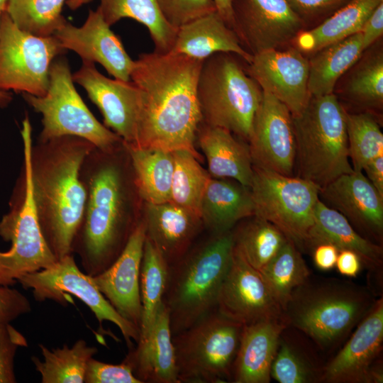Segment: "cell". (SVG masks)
Segmentation results:
<instances>
[{
  "instance_id": "7",
  "label": "cell",
  "mask_w": 383,
  "mask_h": 383,
  "mask_svg": "<svg viewBox=\"0 0 383 383\" xmlns=\"http://www.w3.org/2000/svg\"><path fill=\"white\" fill-rule=\"evenodd\" d=\"M21 135L23 164L20 184L11 209L0 221V237L11 242L6 251L0 250V285L11 287L27 274L52 267L57 261L43 235L35 208L30 177L32 125L22 121Z\"/></svg>"
},
{
  "instance_id": "28",
  "label": "cell",
  "mask_w": 383,
  "mask_h": 383,
  "mask_svg": "<svg viewBox=\"0 0 383 383\" xmlns=\"http://www.w3.org/2000/svg\"><path fill=\"white\" fill-rule=\"evenodd\" d=\"M323 243L335 245L339 251L355 252L362 264L368 267L375 268L382 264V248L361 235L344 216L318 199L307 246L314 248Z\"/></svg>"
},
{
  "instance_id": "22",
  "label": "cell",
  "mask_w": 383,
  "mask_h": 383,
  "mask_svg": "<svg viewBox=\"0 0 383 383\" xmlns=\"http://www.w3.org/2000/svg\"><path fill=\"white\" fill-rule=\"evenodd\" d=\"M328 206L369 236L380 240L383 232V196L362 171L343 174L319 191ZM320 199V198H319Z\"/></svg>"
},
{
  "instance_id": "47",
  "label": "cell",
  "mask_w": 383,
  "mask_h": 383,
  "mask_svg": "<svg viewBox=\"0 0 383 383\" xmlns=\"http://www.w3.org/2000/svg\"><path fill=\"white\" fill-rule=\"evenodd\" d=\"M28 299L21 292L0 285V322L11 323L31 311Z\"/></svg>"
},
{
  "instance_id": "4",
  "label": "cell",
  "mask_w": 383,
  "mask_h": 383,
  "mask_svg": "<svg viewBox=\"0 0 383 383\" xmlns=\"http://www.w3.org/2000/svg\"><path fill=\"white\" fill-rule=\"evenodd\" d=\"M232 230L213 236L169 266L163 302L172 335L216 309L218 294L229 269Z\"/></svg>"
},
{
  "instance_id": "12",
  "label": "cell",
  "mask_w": 383,
  "mask_h": 383,
  "mask_svg": "<svg viewBox=\"0 0 383 383\" xmlns=\"http://www.w3.org/2000/svg\"><path fill=\"white\" fill-rule=\"evenodd\" d=\"M67 52L53 35L21 30L4 11L1 18L0 90L43 96L53 60Z\"/></svg>"
},
{
  "instance_id": "34",
  "label": "cell",
  "mask_w": 383,
  "mask_h": 383,
  "mask_svg": "<svg viewBox=\"0 0 383 383\" xmlns=\"http://www.w3.org/2000/svg\"><path fill=\"white\" fill-rule=\"evenodd\" d=\"M38 346L43 360L35 356L30 360L42 383H84L87 363L98 353L84 339L77 340L71 348L67 344L51 350L43 344Z\"/></svg>"
},
{
  "instance_id": "25",
  "label": "cell",
  "mask_w": 383,
  "mask_h": 383,
  "mask_svg": "<svg viewBox=\"0 0 383 383\" xmlns=\"http://www.w3.org/2000/svg\"><path fill=\"white\" fill-rule=\"evenodd\" d=\"M146 237L160 250L168 265L181 258L203 221L194 212L168 201L146 204L143 218Z\"/></svg>"
},
{
  "instance_id": "36",
  "label": "cell",
  "mask_w": 383,
  "mask_h": 383,
  "mask_svg": "<svg viewBox=\"0 0 383 383\" xmlns=\"http://www.w3.org/2000/svg\"><path fill=\"white\" fill-rule=\"evenodd\" d=\"M348 70L344 94L351 102L370 110L383 106V50L380 43L367 48Z\"/></svg>"
},
{
  "instance_id": "38",
  "label": "cell",
  "mask_w": 383,
  "mask_h": 383,
  "mask_svg": "<svg viewBox=\"0 0 383 383\" xmlns=\"http://www.w3.org/2000/svg\"><path fill=\"white\" fill-rule=\"evenodd\" d=\"M260 272L284 312L293 292L305 283L310 275L297 246L289 238Z\"/></svg>"
},
{
  "instance_id": "23",
  "label": "cell",
  "mask_w": 383,
  "mask_h": 383,
  "mask_svg": "<svg viewBox=\"0 0 383 383\" xmlns=\"http://www.w3.org/2000/svg\"><path fill=\"white\" fill-rule=\"evenodd\" d=\"M288 325L284 316L244 326L231 380L235 383L270 382L281 335Z\"/></svg>"
},
{
  "instance_id": "37",
  "label": "cell",
  "mask_w": 383,
  "mask_h": 383,
  "mask_svg": "<svg viewBox=\"0 0 383 383\" xmlns=\"http://www.w3.org/2000/svg\"><path fill=\"white\" fill-rule=\"evenodd\" d=\"M232 231L233 248L259 272L278 253L288 238L270 222L252 216Z\"/></svg>"
},
{
  "instance_id": "3",
  "label": "cell",
  "mask_w": 383,
  "mask_h": 383,
  "mask_svg": "<svg viewBox=\"0 0 383 383\" xmlns=\"http://www.w3.org/2000/svg\"><path fill=\"white\" fill-rule=\"evenodd\" d=\"M94 147L74 136L38 141L31 147L33 202L43 235L57 260L73 255L86 201L80 169Z\"/></svg>"
},
{
  "instance_id": "8",
  "label": "cell",
  "mask_w": 383,
  "mask_h": 383,
  "mask_svg": "<svg viewBox=\"0 0 383 383\" xmlns=\"http://www.w3.org/2000/svg\"><path fill=\"white\" fill-rule=\"evenodd\" d=\"M373 303L368 294L350 284L328 282L312 286L307 279L293 292L284 313L289 324L328 348L345 337Z\"/></svg>"
},
{
  "instance_id": "56",
  "label": "cell",
  "mask_w": 383,
  "mask_h": 383,
  "mask_svg": "<svg viewBox=\"0 0 383 383\" xmlns=\"http://www.w3.org/2000/svg\"><path fill=\"white\" fill-rule=\"evenodd\" d=\"M2 13L0 12V34H1V18Z\"/></svg>"
},
{
  "instance_id": "26",
  "label": "cell",
  "mask_w": 383,
  "mask_h": 383,
  "mask_svg": "<svg viewBox=\"0 0 383 383\" xmlns=\"http://www.w3.org/2000/svg\"><path fill=\"white\" fill-rule=\"evenodd\" d=\"M170 52L201 60L218 52H230L239 56L247 64L252 58L236 33L217 11L179 27Z\"/></svg>"
},
{
  "instance_id": "19",
  "label": "cell",
  "mask_w": 383,
  "mask_h": 383,
  "mask_svg": "<svg viewBox=\"0 0 383 383\" xmlns=\"http://www.w3.org/2000/svg\"><path fill=\"white\" fill-rule=\"evenodd\" d=\"M246 71L261 89L274 96L289 110L300 113L310 99L308 90L309 59L294 46L252 56Z\"/></svg>"
},
{
  "instance_id": "24",
  "label": "cell",
  "mask_w": 383,
  "mask_h": 383,
  "mask_svg": "<svg viewBox=\"0 0 383 383\" xmlns=\"http://www.w3.org/2000/svg\"><path fill=\"white\" fill-rule=\"evenodd\" d=\"M123 360L142 383H179L168 310L162 304L148 335Z\"/></svg>"
},
{
  "instance_id": "20",
  "label": "cell",
  "mask_w": 383,
  "mask_h": 383,
  "mask_svg": "<svg viewBox=\"0 0 383 383\" xmlns=\"http://www.w3.org/2000/svg\"><path fill=\"white\" fill-rule=\"evenodd\" d=\"M54 35L65 50L74 52L82 61L99 63L113 78L131 81L134 60L98 9L89 10L79 27L66 21Z\"/></svg>"
},
{
  "instance_id": "5",
  "label": "cell",
  "mask_w": 383,
  "mask_h": 383,
  "mask_svg": "<svg viewBox=\"0 0 383 383\" xmlns=\"http://www.w3.org/2000/svg\"><path fill=\"white\" fill-rule=\"evenodd\" d=\"M346 111L335 94L310 97L292 116L297 177L320 189L353 171L349 160Z\"/></svg>"
},
{
  "instance_id": "41",
  "label": "cell",
  "mask_w": 383,
  "mask_h": 383,
  "mask_svg": "<svg viewBox=\"0 0 383 383\" xmlns=\"http://www.w3.org/2000/svg\"><path fill=\"white\" fill-rule=\"evenodd\" d=\"M349 158L355 171H362L370 161L383 155V134L370 113L346 112Z\"/></svg>"
},
{
  "instance_id": "21",
  "label": "cell",
  "mask_w": 383,
  "mask_h": 383,
  "mask_svg": "<svg viewBox=\"0 0 383 383\" xmlns=\"http://www.w3.org/2000/svg\"><path fill=\"white\" fill-rule=\"evenodd\" d=\"M145 238V225L141 218L118 258L104 272L92 277L111 306L139 332L142 313L140 276Z\"/></svg>"
},
{
  "instance_id": "54",
  "label": "cell",
  "mask_w": 383,
  "mask_h": 383,
  "mask_svg": "<svg viewBox=\"0 0 383 383\" xmlns=\"http://www.w3.org/2000/svg\"><path fill=\"white\" fill-rule=\"evenodd\" d=\"M91 1L92 0H67L65 3L70 9L76 10L82 6L90 3Z\"/></svg>"
},
{
  "instance_id": "30",
  "label": "cell",
  "mask_w": 383,
  "mask_h": 383,
  "mask_svg": "<svg viewBox=\"0 0 383 383\" xmlns=\"http://www.w3.org/2000/svg\"><path fill=\"white\" fill-rule=\"evenodd\" d=\"M382 2L383 0H350L318 26L301 32L292 44L303 54H312L357 33Z\"/></svg>"
},
{
  "instance_id": "35",
  "label": "cell",
  "mask_w": 383,
  "mask_h": 383,
  "mask_svg": "<svg viewBox=\"0 0 383 383\" xmlns=\"http://www.w3.org/2000/svg\"><path fill=\"white\" fill-rule=\"evenodd\" d=\"M168 272L169 265L161 252L146 237L140 276L142 313L139 340L145 338L154 326L163 304Z\"/></svg>"
},
{
  "instance_id": "43",
  "label": "cell",
  "mask_w": 383,
  "mask_h": 383,
  "mask_svg": "<svg viewBox=\"0 0 383 383\" xmlns=\"http://www.w3.org/2000/svg\"><path fill=\"white\" fill-rule=\"evenodd\" d=\"M157 1L165 20L176 28L217 11L213 0H157Z\"/></svg>"
},
{
  "instance_id": "50",
  "label": "cell",
  "mask_w": 383,
  "mask_h": 383,
  "mask_svg": "<svg viewBox=\"0 0 383 383\" xmlns=\"http://www.w3.org/2000/svg\"><path fill=\"white\" fill-rule=\"evenodd\" d=\"M361 265L360 258L355 252L350 250L339 251L335 267L341 274L349 277H356Z\"/></svg>"
},
{
  "instance_id": "52",
  "label": "cell",
  "mask_w": 383,
  "mask_h": 383,
  "mask_svg": "<svg viewBox=\"0 0 383 383\" xmlns=\"http://www.w3.org/2000/svg\"><path fill=\"white\" fill-rule=\"evenodd\" d=\"M217 11L226 23L233 30L231 0H213Z\"/></svg>"
},
{
  "instance_id": "40",
  "label": "cell",
  "mask_w": 383,
  "mask_h": 383,
  "mask_svg": "<svg viewBox=\"0 0 383 383\" xmlns=\"http://www.w3.org/2000/svg\"><path fill=\"white\" fill-rule=\"evenodd\" d=\"M67 0H9L6 12L21 30L38 36L53 35L67 21Z\"/></svg>"
},
{
  "instance_id": "55",
  "label": "cell",
  "mask_w": 383,
  "mask_h": 383,
  "mask_svg": "<svg viewBox=\"0 0 383 383\" xmlns=\"http://www.w3.org/2000/svg\"><path fill=\"white\" fill-rule=\"evenodd\" d=\"M9 0H0V12L6 11Z\"/></svg>"
},
{
  "instance_id": "2",
  "label": "cell",
  "mask_w": 383,
  "mask_h": 383,
  "mask_svg": "<svg viewBox=\"0 0 383 383\" xmlns=\"http://www.w3.org/2000/svg\"><path fill=\"white\" fill-rule=\"evenodd\" d=\"M121 143L108 150L94 147L80 169L86 201L72 252L91 277L118 258L139 220L133 221L131 216L128 178L117 156Z\"/></svg>"
},
{
  "instance_id": "15",
  "label": "cell",
  "mask_w": 383,
  "mask_h": 383,
  "mask_svg": "<svg viewBox=\"0 0 383 383\" xmlns=\"http://www.w3.org/2000/svg\"><path fill=\"white\" fill-rule=\"evenodd\" d=\"M248 148L253 166L294 176L296 141L292 115L274 96L262 91Z\"/></svg>"
},
{
  "instance_id": "48",
  "label": "cell",
  "mask_w": 383,
  "mask_h": 383,
  "mask_svg": "<svg viewBox=\"0 0 383 383\" xmlns=\"http://www.w3.org/2000/svg\"><path fill=\"white\" fill-rule=\"evenodd\" d=\"M360 32L362 34V48L364 52L382 36L383 2L377 6L365 21Z\"/></svg>"
},
{
  "instance_id": "13",
  "label": "cell",
  "mask_w": 383,
  "mask_h": 383,
  "mask_svg": "<svg viewBox=\"0 0 383 383\" xmlns=\"http://www.w3.org/2000/svg\"><path fill=\"white\" fill-rule=\"evenodd\" d=\"M25 289H30L36 301H53L63 306L74 296L84 303L94 314L101 329L104 321L115 324L122 333L128 348L132 340L137 343L139 330L123 318L96 287L91 276L81 271L74 255L57 260L52 267L29 273L18 281Z\"/></svg>"
},
{
  "instance_id": "11",
  "label": "cell",
  "mask_w": 383,
  "mask_h": 383,
  "mask_svg": "<svg viewBox=\"0 0 383 383\" xmlns=\"http://www.w3.org/2000/svg\"><path fill=\"white\" fill-rule=\"evenodd\" d=\"M253 170L249 189L254 216L274 225L297 247L307 246L320 188L297 176Z\"/></svg>"
},
{
  "instance_id": "31",
  "label": "cell",
  "mask_w": 383,
  "mask_h": 383,
  "mask_svg": "<svg viewBox=\"0 0 383 383\" xmlns=\"http://www.w3.org/2000/svg\"><path fill=\"white\" fill-rule=\"evenodd\" d=\"M361 32L311 54L308 90L311 96L334 93L338 81L362 54Z\"/></svg>"
},
{
  "instance_id": "44",
  "label": "cell",
  "mask_w": 383,
  "mask_h": 383,
  "mask_svg": "<svg viewBox=\"0 0 383 383\" xmlns=\"http://www.w3.org/2000/svg\"><path fill=\"white\" fill-rule=\"evenodd\" d=\"M26 337L10 323L0 322V383H16L14 361L17 350L27 347Z\"/></svg>"
},
{
  "instance_id": "27",
  "label": "cell",
  "mask_w": 383,
  "mask_h": 383,
  "mask_svg": "<svg viewBox=\"0 0 383 383\" xmlns=\"http://www.w3.org/2000/svg\"><path fill=\"white\" fill-rule=\"evenodd\" d=\"M197 136L210 176L232 179L250 188L254 170L248 145L226 129L202 123Z\"/></svg>"
},
{
  "instance_id": "16",
  "label": "cell",
  "mask_w": 383,
  "mask_h": 383,
  "mask_svg": "<svg viewBox=\"0 0 383 383\" xmlns=\"http://www.w3.org/2000/svg\"><path fill=\"white\" fill-rule=\"evenodd\" d=\"M216 309L243 326L285 316L260 272L246 262L234 248L218 294Z\"/></svg>"
},
{
  "instance_id": "42",
  "label": "cell",
  "mask_w": 383,
  "mask_h": 383,
  "mask_svg": "<svg viewBox=\"0 0 383 383\" xmlns=\"http://www.w3.org/2000/svg\"><path fill=\"white\" fill-rule=\"evenodd\" d=\"M270 377L280 383H307L313 382L316 376L306 360L280 338Z\"/></svg>"
},
{
  "instance_id": "51",
  "label": "cell",
  "mask_w": 383,
  "mask_h": 383,
  "mask_svg": "<svg viewBox=\"0 0 383 383\" xmlns=\"http://www.w3.org/2000/svg\"><path fill=\"white\" fill-rule=\"evenodd\" d=\"M363 170L369 181L383 196V155L370 161Z\"/></svg>"
},
{
  "instance_id": "10",
  "label": "cell",
  "mask_w": 383,
  "mask_h": 383,
  "mask_svg": "<svg viewBox=\"0 0 383 383\" xmlns=\"http://www.w3.org/2000/svg\"><path fill=\"white\" fill-rule=\"evenodd\" d=\"M243 327L216 309L172 335L179 383L231 380Z\"/></svg>"
},
{
  "instance_id": "6",
  "label": "cell",
  "mask_w": 383,
  "mask_h": 383,
  "mask_svg": "<svg viewBox=\"0 0 383 383\" xmlns=\"http://www.w3.org/2000/svg\"><path fill=\"white\" fill-rule=\"evenodd\" d=\"M240 59L230 52L206 58L198 78L197 96L202 123L226 129L248 142L262 90Z\"/></svg>"
},
{
  "instance_id": "32",
  "label": "cell",
  "mask_w": 383,
  "mask_h": 383,
  "mask_svg": "<svg viewBox=\"0 0 383 383\" xmlns=\"http://www.w3.org/2000/svg\"><path fill=\"white\" fill-rule=\"evenodd\" d=\"M125 145L130 157L138 196L146 204L170 201L174 170L172 152Z\"/></svg>"
},
{
  "instance_id": "29",
  "label": "cell",
  "mask_w": 383,
  "mask_h": 383,
  "mask_svg": "<svg viewBox=\"0 0 383 383\" xmlns=\"http://www.w3.org/2000/svg\"><path fill=\"white\" fill-rule=\"evenodd\" d=\"M201 218L213 233L231 231L240 220L254 216L250 189L238 182L210 177L201 201Z\"/></svg>"
},
{
  "instance_id": "45",
  "label": "cell",
  "mask_w": 383,
  "mask_h": 383,
  "mask_svg": "<svg viewBox=\"0 0 383 383\" xmlns=\"http://www.w3.org/2000/svg\"><path fill=\"white\" fill-rule=\"evenodd\" d=\"M302 20L306 30L312 28L345 5L350 0H286Z\"/></svg>"
},
{
  "instance_id": "14",
  "label": "cell",
  "mask_w": 383,
  "mask_h": 383,
  "mask_svg": "<svg viewBox=\"0 0 383 383\" xmlns=\"http://www.w3.org/2000/svg\"><path fill=\"white\" fill-rule=\"evenodd\" d=\"M233 30L252 56L292 43L306 30L286 0H231Z\"/></svg>"
},
{
  "instance_id": "17",
  "label": "cell",
  "mask_w": 383,
  "mask_h": 383,
  "mask_svg": "<svg viewBox=\"0 0 383 383\" xmlns=\"http://www.w3.org/2000/svg\"><path fill=\"white\" fill-rule=\"evenodd\" d=\"M74 82L81 86L101 111L104 125L117 134L123 143L133 146L136 139L140 109V92L132 81L104 76L95 64L82 61L72 74Z\"/></svg>"
},
{
  "instance_id": "49",
  "label": "cell",
  "mask_w": 383,
  "mask_h": 383,
  "mask_svg": "<svg viewBox=\"0 0 383 383\" xmlns=\"http://www.w3.org/2000/svg\"><path fill=\"white\" fill-rule=\"evenodd\" d=\"M313 261L321 270H329L335 267L338 249L331 243H320L313 248Z\"/></svg>"
},
{
  "instance_id": "53",
  "label": "cell",
  "mask_w": 383,
  "mask_h": 383,
  "mask_svg": "<svg viewBox=\"0 0 383 383\" xmlns=\"http://www.w3.org/2000/svg\"><path fill=\"white\" fill-rule=\"evenodd\" d=\"M12 101L13 96L9 91L0 90V109L8 107Z\"/></svg>"
},
{
  "instance_id": "9",
  "label": "cell",
  "mask_w": 383,
  "mask_h": 383,
  "mask_svg": "<svg viewBox=\"0 0 383 383\" xmlns=\"http://www.w3.org/2000/svg\"><path fill=\"white\" fill-rule=\"evenodd\" d=\"M49 76V86L43 96L22 94L24 101L42 116L38 141L74 136L102 150L112 148L123 141L101 123L87 106L74 87L66 57L61 55L53 60Z\"/></svg>"
},
{
  "instance_id": "46",
  "label": "cell",
  "mask_w": 383,
  "mask_h": 383,
  "mask_svg": "<svg viewBox=\"0 0 383 383\" xmlns=\"http://www.w3.org/2000/svg\"><path fill=\"white\" fill-rule=\"evenodd\" d=\"M86 383H142L126 362L113 365L91 357L86 368Z\"/></svg>"
},
{
  "instance_id": "1",
  "label": "cell",
  "mask_w": 383,
  "mask_h": 383,
  "mask_svg": "<svg viewBox=\"0 0 383 383\" xmlns=\"http://www.w3.org/2000/svg\"><path fill=\"white\" fill-rule=\"evenodd\" d=\"M203 61L155 51L134 60L131 81L139 89L140 109L132 147L185 150L199 158L194 143L202 122L197 82Z\"/></svg>"
},
{
  "instance_id": "18",
  "label": "cell",
  "mask_w": 383,
  "mask_h": 383,
  "mask_svg": "<svg viewBox=\"0 0 383 383\" xmlns=\"http://www.w3.org/2000/svg\"><path fill=\"white\" fill-rule=\"evenodd\" d=\"M383 342V299L374 301L345 346L325 367L321 380L333 383L382 382L374 362Z\"/></svg>"
},
{
  "instance_id": "39",
  "label": "cell",
  "mask_w": 383,
  "mask_h": 383,
  "mask_svg": "<svg viewBox=\"0 0 383 383\" xmlns=\"http://www.w3.org/2000/svg\"><path fill=\"white\" fill-rule=\"evenodd\" d=\"M172 153L174 170L170 202L187 209L201 217V201L210 176L189 151L178 150Z\"/></svg>"
},
{
  "instance_id": "33",
  "label": "cell",
  "mask_w": 383,
  "mask_h": 383,
  "mask_svg": "<svg viewBox=\"0 0 383 383\" xmlns=\"http://www.w3.org/2000/svg\"><path fill=\"white\" fill-rule=\"evenodd\" d=\"M98 9L111 26L124 18H132L145 26L154 43L155 52L167 53L172 50L178 28L164 18L157 0H99Z\"/></svg>"
}]
</instances>
